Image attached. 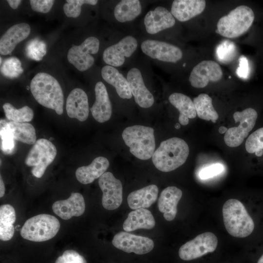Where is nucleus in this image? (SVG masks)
Wrapping results in <instances>:
<instances>
[{"instance_id":"37998d69","label":"nucleus","mask_w":263,"mask_h":263,"mask_svg":"<svg viewBox=\"0 0 263 263\" xmlns=\"http://www.w3.org/2000/svg\"><path fill=\"white\" fill-rule=\"evenodd\" d=\"M233 45H227L226 42L225 44H221L217 50V54L221 59L224 58L225 56L230 54V50H233ZM231 54V53H230Z\"/></svg>"},{"instance_id":"49530a36","label":"nucleus","mask_w":263,"mask_h":263,"mask_svg":"<svg viewBox=\"0 0 263 263\" xmlns=\"http://www.w3.org/2000/svg\"><path fill=\"white\" fill-rule=\"evenodd\" d=\"M227 129H227L226 127H224V126H222V127H220L219 128L218 131H219V133L222 134V133H224L225 132H226Z\"/></svg>"},{"instance_id":"bb28decb","label":"nucleus","mask_w":263,"mask_h":263,"mask_svg":"<svg viewBox=\"0 0 263 263\" xmlns=\"http://www.w3.org/2000/svg\"><path fill=\"white\" fill-rule=\"evenodd\" d=\"M103 79L113 86L118 95L123 99H130L132 94L127 79L115 67L104 66L101 69Z\"/></svg>"},{"instance_id":"39448f33","label":"nucleus","mask_w":263,"mask_h":263,"mask_svg":"<svg viewBox=\"0 0 263 263\" xmlns=\"http://www.w3.org/2000/svg\"><path fill=\"white\" fill-rule=\"evenodd\" d=\"M254 19V13L250 7L238 6L219 19L216 32L226 38L239 37L249 29Z\"/></svg>"},{"instance_id":"6ab92c4d","label":"nucleus","mask_w":263,"mask_h":263,"mask_svg":"<svg viewBox=\"0 0 263 263\" xmlns=\"http://www.w3.org/2000/svg\"><path fill=\"white\" fill-rule=\"evenodd\" d=\"M68 116L80 121H85L89 115V104L86 93L80 88L73 89L68 95L66 104Z\"/></svg>"},{"instance_id":"6e6552de","label":"nucleus","mask_w":263,"mask_h":263,"mask_svg":"<svg viewBox=\"0 0 263 263\" xmlns=\"http://www.w3.org/2000/svg\"><path fill=\"white\" fill-rule=\"evenodd\" d=\"M258 116L257 111L250 107L235 112L233 118L235 122H240V124L227 129L224 136L226 145L230 147L240 146L255 127Z\"/></svg>"},{"instance_id":"7ed1b4c3","label":"nucleus","mask_w":263,"mask_h":263,"mask_svg":"<svg viewBox=\"0 0 263 263\" xmlns=\"http://www.w3.org/2000/svg\"><path fill=\"white\" fill-rule=\"evenodd\" d=\"M223 221L227 232L237 238H244L254 230V221L243 203L236 199H230L222 208Z\"/></svg>"},{"instance_id":"20e7f679","label":"nucleus","mask_w":263,"mask_h":263,"mask_svg":"<svg viewBox=\"0 0 263 263\" xmlns=\"http://www.w3.org/2000/svg\"><path fill=\"white\" fill-rule=\"evenodd\" d=\"M154 129L141 125H134L125 128L122 136L130 152L141 160L152 157L155 150Z\"/></svg>"},{"instance_id":"c85d7f7f","label":"nucleus","mask_w":263,"mask_h":263,"mask_svg":"<svg viewBox=\"0 0 263 263\" xmlns=\"http://www.w3.org/2000/svg\"><path fill=\"white\" fill-rule=\"evenodd\" d=\"M142 6L138 0H122L115 6L114 16L120 22L134 19L141 13Z\"/></svg>"},{"instance_id":"c756f323","label":"nucleus","mask_w":263,"mask_h":263,"mask_svg":"<svg viewBox=\"0 0 263 263\" xmlns=\"http://www.w3.org/2000/svg\"><path fill=\"white\" fill-rule=\"evenodd\" d=\"M16 212L10 205L5 204L0 207V239L3 241L10 240L14 234V224Z\"/></svg>"},{"instance_id":"79ce46f5","label":"nucleus","mask_w":263,"mask_h":263,"mask_svg":"<svg viewBox=\"0 0 263 263\" xmlns=\"http://www.w3.org/2000/svg\"><path fill=\"white\" fill-rule=\"evenodd\" d=\"M248 73V63L245 57L242 56L239 59V67L237 73L240 77H245Z\"/></svg>"},{"instance_id":"4c0bfd02","label":"nucleus","mask_w":263,"mask_h":263,"mask_svg":"<svg viewBox=\"0 0 263 263\" xmlns=\"http://www.w3.org/2000/svg\"><path fill=\"white\" fill-rule=\"evenodd\" d=\"M97 2L96 0H67L63 5V10L67 17L75 18L80 15L83 4L94 5Z\"/></svg>"},{"instance_id":"e433bc0d","label":"nucleus","mask_w":263,"mask_h":263,"mask_svg":"<svg viewBox=\"0 0 263 263\" xmlns=\"http://www.w3.org/2000/svg\"><path fill=\"white\" fill-rule=\"evenodd\" d=\"M0 149L5 154L13 152L15 148L14 139L7 127V122L5 120H0Z\"/></svg>"},{"instance_id":"a18cd8bd","label":"nucleus","mask_w":263,"mask_h":263,"mask_svg":"<svg viewBox=\"0 0 263 263\" xmlns=\"http://www.w3.org/2000/svg\"><path fill=\"white\" fill-rule=\"evenodd\" d=\"M5 186L1 176H0V197H3L5 193Z\"/></svg>"},{"instance_id":"8fccbe9b","label":"nucleus","mask_w":263,"mask_h":263,"mask_svg":"<svg viewBox=\"0 0 263 263\" xmlns=\"http://www.w3.org/2000/svg\"><path fill=\"white\" fill-rule=\"evenodd\" d=\"M0 65H1V62H2V58H1V57H0Z\"/></svg>"},{"instance_id":"1a4fd4ad","label":"nucleus","mask_w":263,"mask_h":263,"mask_svg":"<svg viewBox=\"0 0 263 263\" xmlns=\"http://www.w3.org/2000/svg\"><path fill=\"white\" fill-rule=\"evenodd\" d=\"M217 245L218 239L213 233L204 232L182 245L179 256L184 261L192 260L214 251Z\"/></svg>"},{"instance_id":"a878e982","label":"nucleus","mask_w":263,"mask_h":263,"mask_svg":"<svg viewBox=\"0 0 263 263\" xmlns=\"http://www.w3.org/2000/svg\"><path fill=\"white\" fill-rule=\"evenodd\" d=\"M158 188L155 185H150L129 194L128 204L132 209L150 207L156 200Z\"/></svg>"},{"instance_id":"a19ab883","label":"nucleus","mask_w":263,"mask_h":263,"mask_svg":"<svg viewBox=\"0 0 263 263\" xmlns=\"http://www.w3.org/2000/svg\"><path fill=\"white\" fill-rule=\"evenodd\" d=\"M223 170V167L220 164L208 166L201 170L199 176L202 179L212 177L220 173Z\"/></svg>"},{"instance_id":"9d476101","label":"nucleus","mask_w":263,"mask_h":263,"mask_svg":"<svg viewBox=\"0 0 263 263\" xmlns=\"http://www.w3.org/2000/svg\"><path fill=\"white\" fill-rule=\"evenodd\" d=\"M99 44V41L96 37L87 38L80 45H74L69 50L67 53L68 61L79 71L89 69L94 62L92 55L98 52Z\"/></svg>"},{"instance_id":"58836bf2","label":"nucleus","mask_w":263,"mask_h":263,"mask_svg":"<svg viewBox=\"0 0 263 263\" xmlns=\"http://www.w3.org/2000/svg\"><path fill=\"white\" fill-rule=\"evenodd\" d=\"M55 263H87L84 257L74 250L65 251L57 258Z\"/></svg>"},{"instance_id":"f257e3e1","label":"nucleus","mask_w":263,"mask_h":263,"mask_svg":"<svg viewBox=\"0 0 263 263\" xmlns=\"http://www.w3.org/2000/svg\"><path fill=\"white\" fill-rule=\"evenodd\" d=\"M31 92L40 105L55 111L58 115L63 112V94L57 80L44 72L38 73L30 83Z\"/></svg>"},{"instance_id":"9b49d317","label":"nucleus","mask_w":263,"mask_h":263,"mask_svg":"<svg viewBox=\"0 0 263 263\" xmlns=\"http://www.w3.org/2000/svg\"><path fill=\"white\" fill-rule=\"evenodd\" d=\"M98 185L103 193V207L108 210L117 208L123 199V187L120 180L115 178L112 173L106 172L99 178Z\"/></svg>"},{"instance_id":"0eeeda50","label":"nucleus","mask_w":263,"mask_h":263,"mask_svg":"<svg viewBox=\"0 0 263 263\" xmlns=\"http://www.w3.org/2000/svg\"><path fill=\"white\" fill-rule=\"evenodd\" d=\"M57 153L55 146L49 140L40 138L36 141L25 160L28 166L33 167L32 174L41 178L47 167L54 161Z\"/></svg>"},{"instance_id":"ddd939ff","label":"nucleus","mask_w":263,"mask_h":263,"mask_svg":"<svg viewBox=\"0 0 263 263\" xmlns=\"http://www.w3.org/2000/svg\"><path fill=\"white\" fill-rule=\"evenodd\" d=\"M114 246L127 253L138 255L149 253L154 247L153 241L146 237L121 231L114 235L112 240Z\"/></svg>"},{"instance_id":"393cba45","label":"nucleus","mask_w":263,"mask_h":263,"mask_svg":"<svg viewBox=\"0 0 263 263\" xmlns=\"http://www.w3.org/2000/svg\"><path fill=\"white\" fill-rule=\"evenodd\" d=\"M155 225L154 218L151 212L145 208H139L131 211L123 224L126 232L138 229H150Z\"/></svg>"},{"instance_id":"5701e85b","label":"nucleus","mask_w":263,"mask_h":263,"mask_svg":"<svg viewBox=\"0 0 263 263\" xmlns=\"http://www.w3.org/2000/svg\"><path fill=\"white\" fill-rule=\"evenodd\" d=\"M182 196V190L174 186L168 187L161 192L158 199V207L159 211L164 213V217L167 221H171L175 218L177 204Z\"/></svg>"},{"instance_id":"2f4dec72","label":"nucleus","mask_w":263,"mask_h":263,"mask_svg":"<svg viewBox=\"0 0 263 263\" xmlns=\"http://www.w3.org/2000/svg\"><path fill=\"white\" fill-rule=\"evenodd\" d=\"M193 101L197 115L200 118L216 122L219 115L212 105V98L208 94H201L194 98Z\"/></svg>"},{"instance_id":"f704fd0d","label":"nucleus","mask_w":263,"mask_h":263,"mask_svg":"<svg viewBox=\"0 0 263 263\" xmlns=\"http://www.w3.org/2000/svg\"><path fill=\"white\" fill-rule=\"evenodd\" d=\"M23 71L21 62L16 57L7 58L0 67L1 74L4 76L11 78L18 77Z\"/></svg>"},{"instance_id":"f8f14e48","label":"nucleus","mask_w":263,"mask_h":263,"mask_svg":"<svg viewBox=\"0 0 263 263\" xmlns=\"http://www.w3.org/2000/svg\"><path fill=\"white\" fill-rule=\"evenodd\" d=\"M143 52L153 59L175 63L183 56L181 50L178 47L160 40L147 39L141 45Z\"/></svg>"},{"instance_id":"4468645a","label":"nucleus","mask_w":263,"mask_h":263,"mask_svg":"<svg viewBox=\"0 0 263 263\" xmlns=\"http://www.w3.org/2000/svg\"><path fill=\"white\" fill-rule=\"evenodd\" d=\"M223 76L220 66L212 60H203L192 70L189 77L191 85L196 88L205 87L209 82H218Z\"/></svg>"},{"instance_id":"4be33fe9","label":"nucleus","mask_w":263,"mask_h":263,"mask_svg":"<svg viewBox=\"0 0 263 263\" xmlns=\"http://www.w3.org/2000/svg\"><path fill=\"white\" fill-rule=\"evenodd\" d=\"M206 5L204 0H175L172 2L171 13L179 21L184 22L201 14Z\"/></svg>"},{"instance_id":"ea45409f","label":"nucleus","mask_w":263,"mask_h":263,"mask_svg":"<svg viewBox=\"0 0 263 263\" xmlns=\"http://www.w3.org/2000/svg\"><path fill=\"white\" fill-rule=\"evenodd\" d=\"M33 10L42 13H47L52 8L55 0H30L29 1Z\"/></svg>"},{"instance_id":"423d86ee","label":"nucleus","mask_w":263,"mask_h":263,"mask_svg":"<svg viewBox=\"0 0 263 263\" xmlns=\"http://www.w3.org/2000/svg\"><path fill=\"white\" fill-rule=\"evenodd\" d=\"M60 226L59 220L55 216L41 214L28 219L20 230L21 237L33 242H43L54 237Z\"/></svg>"},{"instance_id":"c9c22d12","label":"nucleus","mask_w":263,"mask_h":263,"mask_svg":"<svg viewBox=\"0 0 263 263\" xmlns=\"http://www.w3.org/2000/svg\"><path fill=\"white\" fill-rule=\"evenodd\" d=\"M27 57L36 61L41 60L46 53V45L44 42L36 38L28 42L25 48Z\"/></svg>"},{"instance_id":"a211bd4d","label":"nucleus","mask_w":263,"mask_h":263,"mask_svg":"<svg viewBox=\"0 0 263 263\" xmlns=\"http://www.w3.org/2000/svg\"><path fill=\"white\" fill-rule=\"evenodd\" d=\"M53 212L64 220L82 215L85 209L84 198L79 193H72L66 200L55 202L52 206Z\"/></svg>"},{"instance_id":"aec40b11","label":"nucleus","mask_w":263,"mask_h":263,"mask_svg":"<svg viewBox=\"0 0 263 263\" xmlns=\"http://www.w3.org/2000/svg\"><path fill=\"white\" fill-rule=\"evenodd\" d=\"M30 31V25L24 22L17 24L10 27L0 38V54H10L19 43L28 37Z\"/></svg>"},{"instance_id":"2eb2a0df","label":"nucleus","mask_w":263,"mask_h":263,"mask_svg":"<svg viewBox=\"0 0 263 263\" xmlns=\"http://www.w3.org/2000/svg\"><path fill=\"white\" fill-rule=\"evenodd\" d=\"M137 47L136 39L131 36H128L117 43L107 48L103 53V59L108 64L113 67L122 65L125 57L131 56Z\"/></svg>"},{"instance_id":"c03bdc74","label":"nucleus","mask_w":263,"mask_h":263,"mask_svg":"<svg viewBox=\"0 0 263 263\" xmlns=\"http://www.w3.org/2000/svg\"><path fill=\"white\" fill-rule=\"evenodd\" d=\"M7 2L10 6L13 9H17L20 3L21 2L20 0H7Z\"/></svg>"},{"instance_id":"b1692460","label":"nucleus","mask_w":263,"mask_h":263,"mask_svg":"<svg viewBox=\"0 0 263 263\" xmlns=\"http://www.w3.org/2000/svg\"><path fill=\"white\" fill-rule=\"evenodd\" d=\"M109 165V162L106 158L97 157L89 165L77 169L75 171L76 178L81 184H90L106 172Z\"/></svg>"},{"instance_id":"f3484780","label":"nucleus","mask_w":263,"mask_h":263,"mask_svg":"<svg viewBox=\"0 0 263 263\" xmlns=\"http://www.w3.org/2000/svg\"><path fill=\"white\" fill-rule=\"evenodd\" d=\"M146 31L150 34H155L173 27L175 20L171 13L162 6H158L149 11L144 20Z\"/></svg>"},{"instance_id":"473e14b6","label":"nucleus","mask_w":263,"mask_h":263,"mask_svg":"<svg viewBox=\"0 0 263 263\" xmlns=\"http://www.w3.org/2000/svg\"><path fill=\"white\" fill-rule=\"evenodd\" d=\"M2 107L6 118L10 121L27 122L33 118V111L27 106L17 109L11 104L5 103Z\"/></svg>"},{"instance_id":"dca6fc26","label":"nucleus","mask_w":263,"mask_h":263,"mask_svg":"<svg viewBox=\"0 0 263 263\" xmlns=\"http://www.w3.org/2000/svg\"><path fill=\"white\" fill-rule=\"evenodd\" d=\"M127 80L135 102L142 108L151 107L154 99L145 86L140 70L136 68L131 69L127 74Z\"/></svg>"},{"instance_id":"de8ad7c7","label":"nucleus","mask_w":263,"mask_h":263,"mask_svg":"<svg viewBox=\"0 0 263 263\" xmlns=\"http://www.w3.org/2000/svg\"><path fill=\"white\" fill-rule=\"evenodd\" d=\"M257 263H263V254L259 259Z\"/></svg>"},{"instance_id":"7c9ffc66","label":"nucleus","mask_w":263,"mask_h":263,"mask_svg":"<svg viewBox=\"0 0 263 263\" xmlns=\"http://www.w3.org/2000/svg\"><path fill=\"white\" fill-rule=\"evenodd\" d=\"M7 127L15 140L29 145L36 142V131L34 126L27 122H7Z\"/></svg>"},{"instance_id":"72a5a7b5","label":"nucleus","mask_w":263,"mask_h":263,"mask_svg":"<svg viewBox=\"0 0 263 263\" xmlns=\"http://www.w3.org/2000/svg\"><path fill=\"white\" fill-rule=\"evenodd\" d=\"M246 151L254 154L257 158L263 157V127L251 133L245 141Z\"/></svg>"},{"instance_id":"f03ea898","label":"nucleus","mask_w":263,"mask_h":263,"mask_svg":"<svg viewBox=\"0 0 263 263\" xmlns=\"http://www.w3.org/2000/svg\"><path fill=\"white\" fill-rule=\"evenodd\" d=\"M189 152V147L183 139L173 137L161 143L152 156V161L158 170L169 172L184 164Z\"/></svg>"},{"instance_id":"09e8293b","label":"nucleus","mask_w":263,"mask_h":263,"mask_svg":"<svg viewBox=\"0 0 263 263\" xmlns=\"http://www.w3.org/2000/svg\"><path fill=\"white\" fill-rule=\"evenodd\" d=\"M175 128L176 129H179L180 128V123H176L175 126Z\"/></svg>"},{"instance_id":"cd10ccee","label":"nucleus","mask_w":263,"mask_h":263,"mask_svg":"<svg viewBox=\"0 0 263 263\" xmlns=\"http://www.w3.org/2000/svg\"><path fill=\"white\" fill-rule=\"evenodd\" d=\"M169 100L180 112L178 119L181 125H188L189 119L194 118L196 116L193 101L188 96L181 93H174L169 95Z\"/></svg>"},{"instance_id":"412c9836","label":"nucleus","mask_w":263,"mask_h":263,"mask_svg":"<svg viewBox=\"0 0 263 263\" xmlns=\"http://www.w3.org/2000/svg\"><path fill=\"white\" fill-rule=\"evenodd\" d=\"M95 101L91 108L94 119L99 123L110 119L112 113L111 102L105 85L101 81L97 82L94 88Z\"/></svg>"}]
</instances>
